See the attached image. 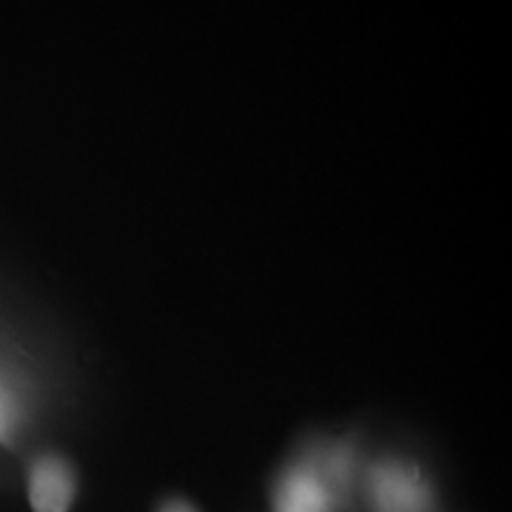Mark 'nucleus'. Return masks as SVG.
I'll use <instances>...</instances> for the list:
<instances>
[{
	"instance_id": "nucleus-4",
	"label": "nucleus",
	"mask_w": 512,
	"mask_h": 512,
	"mask_svg": "<svg viewBox=\"0 0 512 512\" xmlns=\"http://www.w3.org/2000/svg\"><path fill=\"white\" fill-rule=\"evenodd\" d=\"M0 427H3V415H0Z\"/></svg>"
},
{
	"instance_id": "nucleus-1",
	"label": "nucleus",
	"mask_w": 512,
	"mask_h": 512,
	"mask_svg": "<svg viewBox=\"0 0 512 512\" xmlns=\"http://www.w3.org/2000/svg\"><path fill=\"white\" fill-rule=\"evenodd\" d=\"M76 494L72 465L57 456H41L29 472V503L34 512H69Z\"/></svg>"
},
{
	"instance_id": "nucleus-3",
	"label": "nucleus",
	"mask_w": 512,
	"mask_h": 512,
	"mask_svg": "<svg viewBox=\"0 0 512 512\" xmlns=\"http://www.w3.org/2000/svg\"><path fill=\"white\" fill-rule=\"evenodd\" d=\"M159 512H195V508L183 501H171V503H166Z\"/></svg>"
},
{
	"instance_id": "nucleus-2",
	"label": "nucleus",
	"mask_w": 512,
	"mask_h": 512,
	"mask_svg": "<svg viewBox=\"0 0 512 512\" xmlns=\"http://www.w3.org/2000/svg\"><path fill=\"white\" fill-rule=\"evenodd\" d=\"M377 512H425L427 489L413 470L401 465H384L373 477Z\"/></svg>"
}]
</instances>
